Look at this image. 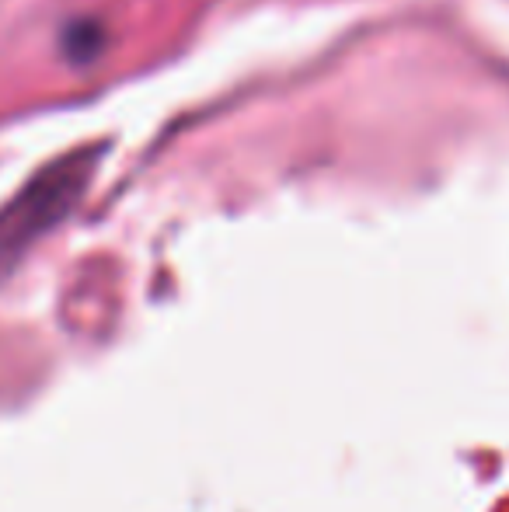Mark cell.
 Segmentation results:
<instances>
[{
	"instance_id": "cell-1",
	"label": "cell",
	"mask_w": 509,
	"mask_h": 512,
	"mask_svg": "<svg viewBox=\"0 0 509 512\" xmlns=\"http://www.w3.org/2000/svg\"><path fill=\"white\" fill-rule=\"evenodd\" d=\"M105 147L98 150H74L63 161L42 168L18 196L0 209V279L28 255L39 237H46L56 223L70 216V209L81 203Z\"/></svg>"
}]
</instances>
